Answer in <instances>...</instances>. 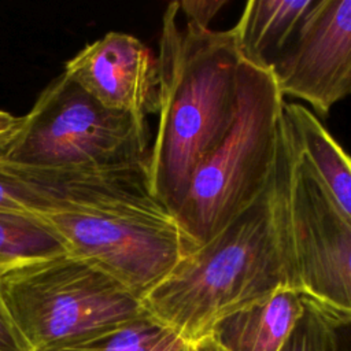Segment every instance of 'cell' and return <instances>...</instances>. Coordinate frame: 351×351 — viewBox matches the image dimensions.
Instances as JSON below:
<instances>
[{"mask_svg": "<svg viewBox=\"0 0 351 351\" xmlns=\"http://www.w3.org/2000/svg\"><path fill=\"white\" fill-rule=\"evenodd\" d=\"M0 351H32L14 325L0 296Z\"/></svg>", "mask_w": 351, "mask_h": 351, "instance_id": "cell-18", "label": "cell"}, {"mask_svg": "<svg viewBox=\"0 0 351 351\" xmlns=\"http://www.w3.org/2000/svg\"><path fill=\"white\" fill-rule=\"evenodd\" d=\"M226 3V0H181L178 7L185 16L186 25L210 29V22Z\"/></svg>", "mask_w": 351, "mask_h": 351, "instance_id": "cell-17", "label": "cell"}, {"mask_svg": "<svg viewBox=\"0 0 351 351\" xmlns=\"http://www.w3.org/2000/svg\"><path fill=\"white\" fill-rule=\"evenodd\" d=\"M282 95L317 117L351 95V0H314L295 40L270 67Z\"/></svg>", "mask_w": 351, "mask_h": 351, "instance_id": "cell-8", "label": "cell"}, {"mask_svg": "<svg viewBox=\"0 0 351 351\" xmlns=\"http://www.w3.org/2000/svg\"><path fill=\"white\" fill-rule=\"evenodd\" d=\"M0 296L32 351H56L148 314L122 284L69 252L3 271Z\"/></svg>", "mask_w": 351, "mask_h": 351, "instance_id": "cell-5", "label": "cell"}, {"mask_svg": "<svg viewBox=\"0 0 351 351\" xmlns=\"http://www.w3.org/2000/svg\"><path fill=\"white\" fill-rule=\"evenodd\" d=\"M36 215L60 236L69 254L93 263L140 300L199 248L151 193L147 173Z\"/></svg>", "mask_w": 351, "mask_h": 351, "instance_id": "cell-3", "label": "cell"}, {"mask_svg": "<svg viewBox=\"0 0 351 351\" xmlns=\"http://www.w3.org/2000/svg\"><path fill=\"white\" fill-rule=\"evenodd\" d=\"M52 204L44 182L23 166L0 158V211L36 215Z\"/></svg>", "mask_w": 351, "mask_h": 351, "instance_id": "cell-15", "label": "cell"}, {"mask_svg": "<svg viewBox=\"0 0 351 351\" xmlns=\"http://www.w3.org/2000/svg\"><path fill=\"white\" fill-rule=\"evenodd\" d=\"M178 14L171 1L162 16L158 126L147 163L151 193L174 217L193 173L234 123L241 62L236 25L181 27Z\"/></svg>", "mask_w": 351, "mask_h": 351, "instance_id": "cell-1", "label": "cell"}, {"mask_svg": "<svg viewBox=\"0 0 351 351\" xmlns=\"http://www.w3.org/2000/svg\"><path fill=\"white\" fill-rule=\"evenodd\" d=\"M147 121L103 107L64 73L52 80L23 115L4 160L60 171L147 167Z\"/></svg>", "mask_w": 351, "mask_h": 351, "instance_id": "cell-6", "label": "cell"}, {"mask_svg": "<svg viewBox=\"0 0 351 351\" xmlns=\"http://www.w3.org/2000/svg\"><path fill=\"white\" fill-rule=\"evenodd\" d=\"M314 0H250L239 22L241 59L271 67L295 40Z\"/></svg>", "mask_w": 351, "mask_h": 351, "instance_id": "cell-11", "label": "cell"}, {"mask_svg": "<svg viewBox=\"0 0 351 351\" xmlns=\"http://www.w3.org/2000/svg\"><path fill=\"white\" fill-rule=\"evenodd\" d=\"M277 213L292 288L351 321V221L282 121L277 152Z\"/></svg>", "mask_w": 351, "mask_h": 351, "instance_id": "cell-7", "label": "cell"}, {"mask_svg": "<svg viewBox=\"0 0 351 351\" xmlns=\"http://www.w3.org/2000/svg\"><path fill=\"white\" fill-rule=\"evenodd\" d=\"M304 310L281 351H329L333 315L303 296Z\"/></svg>", "mask_w": 351, "mask_h": 351, "instance_id": "cell-16", "label": "cell"}, {"mask_svg": "<svg viewBox=\"0 0 351 351\" xmlns=\"http://www.w3.org/2000/svg\"><path fill=\"white\" fill-rule=\"evenodd\" d=\"M60 236L37 215L0 211V269L67 254Z\"/></svg>", "mask_w": 351, "mask_h": 351, "instance_id": "cell-13", "label": "cell"}, {"mask_svg": "<svg viewBox=\"0 0 351 351\" xmlns=\"http://www.w3.org/2000/svg\"><path fill=\"white\" fill-rule=\"evenodd\" d=\"M185 341L149 314L56 351H178Z\"/></svg>", "mask_w": 351, "mask_h": 351, "instance_id": "cell-14", "label": "cell"}, {"mask_svg": "<svg viewBox=\"0 0 351 351\" xmlns=\"http://www.w3.org/2000/svg\"><path fill=\"white\" fill-rule=\"evenodd\" d=\"M237 81L234 123L193 173L176 213L197 247L221 233L262 193L277 159L285 101L273 70L241 59Z\"/></svg>", "mask_w": 351, "mask_h": 351, "instance_id": "cell-4", "label": "cell"}, {"mask_svg": "<svg viewBox=\"0 0 351 351\" xmlns=\"http://www.w3.org/2000/svg\"><path fill=\"white\" fill-rule=\"evenodd\" d=\"M178 351H193V347H192V344H188V343H185Z\"/></svg>", "mask_w": 351, "mask_h": 351, "instance_id": "cell-21", "label": "cell"}, {"mask_svg": "<svg viewBox=\"0 0 351 351\" xmlns=\"http://www.w3.org/2000/svg\"><path fill=\"white\" fill-rule=\"evenodd\" d=\"M284 288L293 289L277 213L276 159L262 193L221 233L182 258L141 304L193 344L225 315Z\"/></svg>", "mask_w": 351, "mask_h": 351, "instance_id": "cell-2", "label": "cell"}, {"mask_svg": "<svg viewBox=\"0 0 351 351\" xmlns=\"http://www.w3.org/2000/svg\"><path fill=\"white\" fill-rule=\"evenodd\" d=\"M303 310V296L284 288L225 315L207 337L219 351H281Z\"/></svg>", "mask_w": 351, "mask_h": 351, "instance_id": "cell-10", "label": "cell"}, {"mask_svg": "<svg viewBox=\"0 0 351 351\" xmlns=\"http://www.w3.org/2000/svg\"><path fill=\"white\" fill-rule=\"evenodd\" d=\"M329 351H351V321L333 315Z\"/></svg>", "mask_w": 351, "mask_h": 351, "instance_id": "cell-19", "label": "cell"}, {"mask_svg": "<svg viewBox=\"0 0 351 351\" xmlns=\"http://www.w3.org/2000/svg\"><path fill=\"white\" fill-rule=\"evenodd\" d=\"M192 347H193V351H219V348L208 337H204V339L193 343Z\"/></svg>", "mask_w": 351, "mask_h": 351, "instance_id": "cell-20", "label": "cell"}, {"mask_svg": "<svg viewBox=\"0 0 351 351\" xmlns=\"http://www.w3.org/2000/svg\"><path fill=\"white\" fill-rule=\"evenodd\" d=\"M3 271H4V270H3V269H0V274H1V273H3Z\"/></svg>", "mask_w": 351, "mask_h": 351, "instance_id": "cell-22", "label": "cell"}, {"mask_svg": "<svg viewBox=\"0 0 351 351\" xmlns=\"http://www.w3.org/2000/svg\"><path fill=\"white\" fill-rule=\"evenodd\" d=\"M63 73L108 110L140 121L158 112V60L132 34L106 33L69 59Z\"/></svg>", "mask_w": 351, "mask_h": 351, "instance_id": "cell-9", "label": "cell"}, {"mask_svg": "<svg viewBox=\"0 0 351 351\" xmlns=\"http://www.w3.org/2000/svg\"><path fill=\"white\" fill-rule=\"evenodd\" d=\"M282 121L295 147L351 221V156L306 106L284 103Z\"/></svg>", "mask_w": 351, "mask_h": 351, "instance_id": "cell-12", "label": "cell"}]
</instances>
